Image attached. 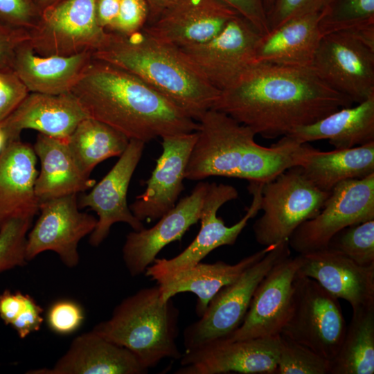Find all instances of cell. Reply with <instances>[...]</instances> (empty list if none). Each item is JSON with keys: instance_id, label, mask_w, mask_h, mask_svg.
Segmentation results:
<instances>
[{"instance_id": "46", "label": "cell", "mask_w": 374, "mask_h": 374, "mask_svg": "<svg viewBox=\"0 0 374 374\" xmlns=\"http://www.w3.org/2000/svg\"><path fill=\"white\" fill-rule=\"evenodd\" d=\"M121 0H96V12L99 25L107 31L114 21Z\"/></svg>"}, {"instance_id": "18", "label": "cell", "mask_w": 374, "mask_h": 374, "mask_svg": "<svg viewBox=\"0 0 374 374\" xmlns=\"http://www.w3.org/2000/svg\"><path fill=\"white\" fill-rule=\"evenodd\" d=\"M211 183L199 181L192 192L159 219L151 228L130 232L123 247V258L132 276L145 273L168 244L181 239L199 221Z\"/></svg>"}, {"instance_id": "33", "label": "cell", "mask_w": 374, "mask_h": 374, "mask_svg": "<svg viewBox=\"0 0 374 374\" xmlns=\"http://www.w3.org/2000/svg\"><path fill=\"white\" fill-rule=\"evenodd\" d=\"M319 28L321 36L348 32L374 43V0H326Z\"/></svg>"}, {"instance_id": "43", "label": "cell", "mask_w": 374, "mask_h": 374, "mask_svg": "<svg viewBox=\"0 0 374 374\" xmlns=\"http://www.w3.org/2000/svg\"><path fill=\"white\" fill-rule=\"evenodd\" d=\"M245 18L264 35L269 31L263 0H220Z\"/></svg>"}, {"instance_id": "23", "label": "cell", "mask_w": 374, "mask_h": 374, "mask_svg": "<svg viewBox=\"0 0 374 374\" xmlns=\"http://www.w3.org/2000/svg\"><path fill=\"white\" fill-rule=\"evenodd\" d=\"M37 159L33 146L20 139L8 142L0 154V229L12 219L33 220L39 212Z\"/></svg>"}, {"instance_id": "47", "label": "cell", "mask_w": 374, "mask_h": 374, "mask_svg": "<svg viewBox=\"0 0 374 374\" xmlns=\"http://www.w3.org/2000/svg\"><path fill=\"white\" fill-rule=\"evenodd\" d=\"M150 11L148 24L156 20L176 0H145Z\"/></svg>"}, {"instance_id": "21", "label": "cell", "mask_w": 374, "mask_h": 374, "mask_svg": "<svg viewBox=\"0 0 374 374\" xmlns=\"http://www.w3.org/2000/svg\"><path fill=\"white\" fill-rule=\"evenodd\" d=\"M299 255V274L314 279L335 298L346 300L353 312L374 305V265H358L327 248Z\"/></svg>"}, {"instance_id": "27", "label": "cell", "mask_w": 374, "mask_h": 374, "mask_svg": "<svg viewBox=\"0 0 374 374\" xmlns=\"http://www.w3.org/2000/svg\"><path fill=\"white\" fill-rule=\"evenodd\" d=\"M40 161L35 181V193L39 200L84 193L96 180L85 176L75 163L66 139L38 133L33 146Z\"/></svg>"}, {"instance_id": "10", "label": "cell", "mask_w": 374, "mask_h": 374, "mask_svg": "<svg viewBox=\"0 0 374 374\" xmlns=\"http://www.w3.org/2000/svg\"><path fill=\"white\" fill-rule=\"evenodd\" d=\"M28 32V44L42 56L92 53L109 35L98 22L96 0H62L46 6Z\"/></svg>"}, {"instance_id": "1", "label": "cell", "mask_w": 374, "mask_h": 374, "mask_svg": "<svg viewBox=\"0 0 374 374\" xmlns=\"http://www.w3.org/2000/svg\"><path fill=\"white\" fill-rule=\"evenodd\" d=\"M353 103L325 83L311 66L255 62L220 91L212 109L251 127L256 134L275 139Z\"/></svg>"}, {"instance_id": "4", "label": "cell", "mask_w": 374, "mask_h": 374, "mask_svg": "<svg viewBox=\"0 0 374 374\" xmlns=\"http://www.w3.org/2000/svg\"><path fill=\"white\" fill-rule=\"evenodd\" d=\"M92 56L134 75L196 121L213 108L220 93L179 47L155 39L143 28L129 35L109 32Z\"/></svg>"}, {"instance_id": "42", "label": "cell", "mask_w": 374, "mask_h": 374, "mask_svg": "<svg viewBox=\"0 0 374 374\" xmlns=\"http://www.w3.org/2000/svg\"><path fill=\"white\" fill-rule=\"evenodd\" d=\"M29 39L28 30L0 23V69L12 68L16 50Z\"/></svg>"}, {"instance_id": "16", "label": "cell", "mask_w": 374, "mask_h": 374, "mask_svg": "<svg viewBox=\"0 0 374 374\" xmlns=\"http://www.w3.org/2000/svg\"><path fill=\"white\" fill-rule=\"evenodd\" d=\"M145 144L136 140L130 142L107 174L78 199L80 208H89L98 215L96 226L90 234L89 244L99 246L108 236L112 226L127 224L133 231L144 228L143 222L132 213L127 195L132 175L141 159Z\"/></svg>"}, {"instance_id": "25", "label": "cell", "mask_w": 374, "mask_h": 374, "mask_svg": "<svg viewBox=\"0 0 374 374\" xmlns=\"http://www.w3.org/2000/svg\"><path fill=\"white\" fill-rule=\"evenodd\" d=\"M92 60L90 52L42 56L27 41L16 50L12 69L29 92L59 95L71 93Z\"/></svg>"}, {"instance_id": "51", "label": "cell", "mask_w": 374, "mask_h": 374, "mask_svg": "<svg viewBox=\"0 0 374 374\" xmlns=\"http://www.w3.org/2000/svg\"><path fill=\"white\" fill-rule=\"evenodd\" d=\"M60 1H62V0H49V1H48L46 6L55 4V3H58V2H60Z\"/></svg>"}, {"instance_id": "20", "label": "cell", "mask_w": 374, "mask_h": 374, "mask_svg": "<svg viewBox=\"0 0 374 374\" xmlns=\"http://www.w3.org/2000/svg\"><path fill=\"white\" fill-rule=\"evenodd\" d=\"M240 15L220 0H176L143 30L179 48L204 43Z\"/></svg>"}, {"instance_id": "9", "label": "cell", "mask_w": 374, "mask_h": 374, "mask_svg": "<svg viewBox=\"0 0 374 374\" xmlns=\"http://www.w3.org/2000/svg\"><path fill=\"white\" fill-rule=\"evenodd\" d=\"M346 328L338 299L314 279L299 274L290 312L280 333L330 362L340 348Z\"/></svg>"}, {"instance_id": "36", "label": "cell", "mask_w": 374, "mask_h": 374, "mask_svg": "<svg viewBox=\"0 0 374 374\" xmlns=\"http://www.w3.org/2000/svg\"><path fill=\"white\" fill-rule=\"evenodd\" d=\"M32 221L12 219L0 229V273L26 265V238Z\"/></svg>"}, {"instance_id": "31", "label": "cell", "mask_w": 374, "mask_h": 374, "mask_svg": "<svg viewBox=\"0 0 374 374\" xmlns=\"http://www.w3.org/2000/svg\"><path fill=\"white\" fill-rule=\"evenodd\" d=\"M129 142L122 133L91 117L82 120L66 139L75 163L88 177L102 161L120 157Z\"/></svg>"}, {"instance_id": "39", "label": "cell", "mask_w": 374, "mask_h": 374, "mask_svg": "<svg viewBox=\"0 0 374 374\" xmlns=\"http://www.w3.org/2000/svg\"><path fill=\"white\" fill-rule=\"evenodd\" d=\"M41 11L35 0H0V23L29 30L38 21Z\"/></svg>"}, {"instance_id": "29", "label": "cell", "mask_w": 374, "mask_h": 374, "mask_svg": "<svg viewBox=\"0 0 374 374\" xmlns=\"http://www.w3.org/2000/svg\"><path fill=\"white\" fill-rule=\"evenodd\" d=\"M272 246L265 247L233 265L222 261L200 262L168 281L157 284L161 299L166 302L177 294L191 292L197 296L195 311L200 317L211 299L224 286L235 280L244 270L260 260Z\"/></svg>"}, {"instance_id": "17", "label": "cell", "mask_w": 374, "mask_h": 374, "mask_svg": "<svg viewBox=\"0 0 374 374\" xmlns=\"http://www.w3.org/2000/svg\"><path fill=\"white\" fill-rule=\"evenodd\" d=\"M300 265L299 254L275 265L255 290L240 326L225 338L236 341L278 335L290 312Z\"/></svg>"}, {"instance_id": "15", "label": "cell", "mask_w": 374, "mask_h": 374, "mask_svg": "<svg viewBox=\"0 0 374 374\" xmlns=\"http://www.w3.org/2000/svg\"><path fill=\"white\" fill-rule=\"evenodd\" d=\"M278 335L231 341L222 338L186 350L175 374H275Z\"/></svg>"}, {"instance_id": "35", "label": "cell", "mask_w": 374, "mask_h": 374, "mask_svg": "<svg viewBox=\"0 0 374 374\" xmlns=\"http://www.w3.org/2000/svg\"><path fill=\"white\" fill-rule=\"evenodd\" d=\"M327 249L358 265H374V220L341 230L330 239Z\"/></svg>"}, {"instance_id": "19", "label": "cell", "mask_w": 374, "mask_h": 374, "mask_svg": "<svg viewBox=\"0 0 374 374\" xmlns=\"http://www.w3.org/2000/svg\"><path fill=\"white\" fill-rule=\"evenodd\" d=\"M196 139V131L161 138L162 153L145 181L146 188L130 205L141 222L159 220L177 204L184 189L186 170Z\"/></svg>"}, {"instance_id": "14", "label": "cell", "mask_w": 374, "mask_h": 374, "mask_svg": "<svg viewBox=\"0 0 374 374\" xmlns=\"http://www.w3.org/2000/svg\"><path fill=\"white\" fill-rule=\"evenodd\" d=\"M79 208L76 194L39 202V216L27 234L26 260L52 251L66 266L75 267L79 262L78 244L93 232L97 223L94 216Z\"/></svg>"}, {"instance_id": "3", "label": "cell", "mask_w": 374, "mask_h": 374, "mask_svg": "<svg viewBox=\"0 0 374 374\" xmlns=\"http://www.w3.org/2000/svg\"><path fill=\"white\" fill-rule=\"evenodd\" d=\"M197 122V139L186 170L188 180L225 177L265 183L299 166L310 146L288 135L270 147L260 145L251 127L214 109Z\"/></svg>"}, {"instance_id": "49", "label": "cell", "mask_w": 374, "mask_h": 374, "mask_svg": "<svg viewBox=\"0 0 374 374\" xmlns=\"http://www.w3.org/2000/svg\"><path fill=\"white\" fill-rule=\"evenodd\" d=\"M274 1V0H263L267 14L271 9L273 5Z\"/></svg>"}, {"instance_id": "26", "label": "cell", "mask_w": 374, "mask_h": 374, "mask_svg": "<svg viewBox=\"0 0 374 374\" xmlns=\"http://www.w3.org/2000/svg\"><path fill=\"white\" fill-rule=\"evenodd\" d=\"M319 12L297 16L261 35L255 62L290 66H310L321 35Z\"/></svg>"}, {"instance_id": "12", "label": "cell", "mask_w": 374, "mask_h": 374, "mask_svg": "<svg viewBox=\"0 0 374 374\" xmlns=\"http://www.w3.org/2000/svg\"><path fill=\"white\" fill-rule=\"evenodd\" d=\"M310 66L330 87L353 103L374 96V44L356 34L321 36Z\"/></svg>"}, {"instance_id": "22", "label": "cell", "mask_w": 374, "mask_h": 374, "mask_svg": "<svg viewBox=\"0 0 374 374\" xmlns=\"http://www.w3.org/2000/svg\"><path fill=\"white\" fill-rule=\"evenodd\" d=\"M88 117L72 93L52 95L29 92L1 123L8 143L20 139L21 133L27 129L67 139L77 125Z\"/></svg>"}, {"instance_id": "2", "label": "cell", "mask_w": 374, "mask_h": 374, "mask_svg": "<svg viewBox=\"0 0 374 374\" xmlns=\"http://www.w3.org/2000/svg\"><path fill=\"white\" fill-rule=\"evenodd\" d=\"M71 93L89 117L130 140L146 143L198 128L197 121L141 79L93 57Z\"/></svg>"}, {"instance_id": "24", "label": "cell", "mask_w": 374, "mask_h": 374, "mask_svg": "<svg viewBox=\"0 0 374 374\" xmlns=\"http://www.w3.org/2000/svg\"><path fill=\"white\" fill-rule=\"evenodd\" d=\"M136 357L93 330L71 342L67 351L52 368L29 371V374H145Z\"/></svg>"}, {"instance_id": "34", "label": "cell", "mask_w": 374, "mask_h": 374, "mask_svg": "<svg viewBox=\"0 0 374 374\" xmlns=\"http://www.w3.org/2000/svg\"><path fill=\"white\" fill-rule=\"evenodd\" d=\"M275 374H330V362L309 348L279 333Z\"/></svg>"}, {"instance_id": "32", "label": "cell", "mask_w": 374, "mask_h": 374, "mask_svg": "<svg viewBox=\"0 0 374 374\" xmlns=\"http://www.w3.org/2000/svg\"><path fill=\"white\" fill-rule=\"evenodd\" d=\"M374 373V305L353 312L330 374Z\"/></svg>"}, {"instance_id": "50", "label": "cell", "mask_w": 374, "mask_h": 374, "mask_svg": "<svg viewBox=\"0 0 374 374\" xmlns=\"http://www.w3.org/2000/svg\"><path fill=\"white\" fill-rule=\"evenodd\" d=\"M35 1L42 10L47 6L49 1V0H35Z\"/></svg>"}, {"instance_id": "45", "label": "cell", "mask_w": 374, "mask_h": 374, "mask_svg": "<svg viewBox=\"0 0 374 374\" xmlns=\"http://www.w3.org/2000/svg\"><path fill=\"white\" fill-rule=\"evenodd\" d=\"M30 295L20 291L5 290L0 294V318L6 325H11L26 307Z\"/></svg>"}, {"instance_id": "37", "label": "cell", "mask_w": 374, "mask_h": 374, "mask_svg": "<svg viewBox=\"0 0 374 374\" xmlns=\"http://www.w3.org/2000/svg\"><path fill=\"white\" fill-rule=\"evenodd\" d=\"M84 319L82 307L75 301L62 299L54 302L48 308L46 322L51 330L62 335L76 331Z\"/></svg>"}, {"instance_id": "28", "label": "cell", "mask_w": 374, "mask_h": 374, "mask_svg": "<svg viewBox=\"0 0 374 374\" xmlns=\"http://www.w3.org/2000/svg\"><path fill=\"white\" fill-rule=\"evenodd\" d=\"M288 136L300 143L328 140L335 149H347L374 141V96L343 107L312 124L296 127Z\"/></svg>"}, {"instance_id": "6", "label": "cell", "mask_w": 374, "mask_h": 374, "mask_svg": "<svg viewBox=\"0 0 374 374\" xmlns=\"http://www.w3.org/2000/svg\"><path fill=\"white\" fill-rule=\"evenodd\" d=\"M330 192L316 187L300 166L292 167L262 185V215L253 225L256 240L267 247L288 240L295 229L316 216Z\"/></svg>"}, {"instance_id": "44", "label": "cell", "mask_w": 374, "mask_h": 374, "mask_svg": "<svg viewBox=\"0 0 374 374\" xmlns=\"http://www.w3.org/2000/svg\"><path fill=\"white\" fill-rule=\"evenodd\" d=\"M42 312L43 308L29 296L25 308L10 326L16 331L19 338H26L40 328L44 321Z\"/></svg>"}, {"instance_id": "13", "label": "cell", "mask_w": 374, "mask_h": 374, "mask_svg": "<svg viewBox=\"0 0 374 374\" xmlns=\"http://www.w3.org/2000/svg\"><path fill=\"white\" fill-rule=\"evenodd\" d=\"M260 35L251 23L238 15L211 39L179 48L204 78L221 91L255 63Z\"/></svg>"}, {"instance_id": "38", "label": "cell", "mask_w": 374, "mask_h": 374, "mask_svg": "<svg viewBox=\"0 0 374 374\" xmlns=\"http://www.w3.org/2000/svg\"><path fill=\"white\" fill-rule=\"evenodd\" d=\"M145 0H121L117 15L107 31L129 35L141 30L148 22Z\"/></svg>"}, {"instance_id": "7", "label": "cell", "mask_w": 374, "mask_h": 374, "mask_svg": "<svg viewBox=\"0 0 374 374\" xmlns=\"http://www.w3.org/2000/svg\"><path fill=\"white\" fill-rule=\"evenodd\" d=\"M264 183L250 181L249 192L252 201L245 215L235 224L228 226L217 217V211L226 203L238 197L237 189L229 184L211 183L202 215L200 230L193 242L179 254L170 258H156L147 267L145 276L161 284L200 262L214 249L232 245L237 240L250 219L260 210Z\"/></svg>"}, {"instance_id": "5", "label": "cell", "mask_w": 374, "mask_h": 374, "mask_svg": "<svg viewBox=\"0 0 374 374\" xmlns=\"http://www.w3.org/2000/svg\"><path fill=\"white\" fill-rule=\"evenodd\" d=\"M179 313L172 299H161L157 285L124 299L92 330L129 350L149 370L163 359L181 357L176 342Z\"/></svg>"}, {"instance_id": "8", "label": "cell", "mask_w": 374, "mask_h": 374, "mask_svg": "<svg viewBox=\"0 0 374 374\" xmlns=\"http://www.w3.org/2000/svg\"><path fill=\"white\" fill-rule=\"evenodd\" d=\"M290 255L288 240L276 244L238 278L224 286L199 320L185 328L186 351L225 338L235 331L243 321L259 283L275 265Z\"/></svg>"}, {"instance_id": "48", "label": "cell", "mask_w": 374, "mask_h": 374, "mask_svg": "<svg viewBox=\"0 0 374 374\" xmlns=\"http://www.w3.org/2000/svg\"><path fill=\"white\" fill-rule=\"evenodd\" d=\"M8 143V139L5 131L0 122V154L3 150Z\"/></svg>"}, {"instance_id": "11", "label": "cell", "mask_w": 374, "mask_h": 374, "mask_svg": "<svg viewBox=\"0 0 374 374\" xmlns=\"http://www.w3.org/2000/svg\"><path fill=\"white\" fill-rule=\"evenodd\" d=\"M371 220H374V173L336 185L320 212L292 233L289 246L298 254L323 249L341 230Z\"/></svg>"}, {"instance_id": "30", "label": "cell", "mask_w": 374, "mask_h": 374, "mask_svg": "<svg viewBox=\"0 0 374 374\" xmlns=\"http://www.w3.org/2000/svg\"><path fill=\"white\" fill-rule=\"evenodd\" d=\"M318 188L330 192L339 183L374 173V141L323 152L310 147L299 166Z\"/></svg>"}, {"instance_id": "41", "label": "cell", "mask_w": 374, "mask_h": 374, "mask_svg": "<svg viewBox=\"0 0 374 374\" xmlns=\"http://www.w3.org/2000/svg\"><path fill=\"white\" fill-rule=\"evenodd\" d=\"M28 93L12 68L0 69V122L17 108Z\"/></svg>"}, {"instance_id": "40", "label": "cell", "mask_w": 374, "mask_h": 374, "mask_svg": "<svg viewBox=\"0 0 374 374\" xmlns=\"http://www.w3.org/2000/svg\"><path fill=\"white\" fill-rule=\"evenodd\" d=\"M326 0H274L267 14L269 30L288 19L319 12Z\"/></svg>"}]
</instances>
